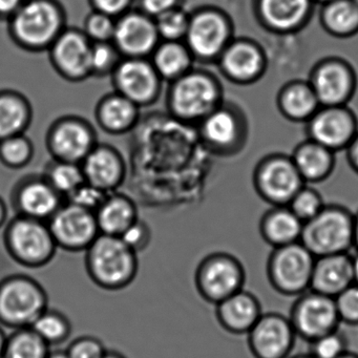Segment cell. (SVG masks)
<instances>
[{"label":"cell","mask_w":358,"mask_h":358,"mask_svg":"<svg viewBox=\"0 0 358 358\" xmlns=\"http://www.w3.org/2000/svg\"><path fill=\"white\" fill-rule=\"evenodd\" d=\"M85 251L87 274L100 288L121 290L135 280L139 265L137 252L120 236L100 234Z\"/></svg>","instance_id":"6da1fadb"},{"label":"cell","mask_w":358,"mask_h":358,"mask_svg":"<svg viewBox=\"0 0 358 358\" xmlns=\"http://www.w3.org/2000/svg\"><path fill=\"white\" fill-rule=\"evenodd\" d=\"M299 242L315 257L349 253L354 247V215L345 206L326 204L303 223Z\"/></svg>","instance_id":"7a4b0ae2"},{"label":"cell","mask_w":358,"mask_h":358,"mask_svg":"<svg viewBox=\"0 0 358 358\" xmlns=\"http://www.w3.org/2000/svg\"><path fill=\"white\" fill-rule=\"evenodd\" d=\"M49 308L47 291L26 274H12L0 280V324L15 329L32 326Z\"/></svg>","instance_id":"3957f363"},{"label":"cell","mask_w":358,"mask_h":358,"mask_svg":"<svg viewBox=\"0 0 358 358\" xmlns=\"http://www.w3.org/2000/svg\"><path fill=\"white\" fill-rule=\"evenodd\" d=\"M3 243L10 257L27 268L47 266L58 249L49 225L22 215L7 226Z\"/></svg>","instance_id":"277c9868"},{"label":"cell","mask_w":358,"mask_h":358,"mask_svg":"<svg viewBox=\"0 0 358 358\" xmlns=\"http://www.w3.org/2000/svg\"><path fill=\"white\" fill-rule=\"evenodd\" d=\"M315 259L301 242L273 248L267 263L272 288L286 296H299L310 290Z\"/></svg>","instance_id":"5b68a950"},{"label":"cell","mask_w":358,"mask_h":358,"mask_svg":"<svg viewBox=\"0 0 358 358\" xmlns=\"http://www.w3.org/2000/svg\"><path fill=\"white\" fill-rule=\"evenodd\" d=\"M305 184L288 155H268L253 171L255 192L272 207L288 206Z\"/></svg>","instance_id":"8992f818"},{"label":"cell","mask_w":358,"mask_h":358,"mask_svg":"<svg viewBox=\"0 0 358 358\" xmlns=\"http://www.w3.org/2000/svg\"><path fill=\"white\" fill-rule=\"evenodd\" d=\"M245 273L242 263L232 255L215 252L207 255L196 268L194 282L203 299L217 305L242 290Z\"/></svg>","instance_id":"52a82bcc"},{"label":"cell","mask_w":358,"mask_h":358,"mask_svg":"<svg viewBox=\"0 0 358 358\" xmlns=\"http://www.w3.org/2000/svg\"><path fill=\"white\" fill-rule=\"evenodd\" d=\"M289 320L296 336L310 343L338 330L341 324L335 299L311 289L297 296Z\"/></svg>","instance_id":"ba28073f"},{"label":"cell","mask_w":358,"mask_h":358,"mask_svg":"<svg viewBox=\"0 0 358 358\" xmlns=\"http://www.w3.org/2000/svg\"><path fill=\"white\" fill-rule=\"evenodd\" d=\"M308 81L320 106H348L358 83L353 66L339 57H327L316 62Z\"/></svg>","instance_id":"9c48e42d"},{"label":"cell","mask_w":358,"mask_h":358,"mask_svg":"<svg viewBox=\"0 0 358 358\" xmlns=\"http://www.w3.org/2000/svg\"><path fill=\"white\" fill-rule=\"evenodd\" d=\"M62 24V11L54 0H24L12 15L14 35L29 47L51 43Z\"/></svg>","instance_id":"30bf717a"},{"label":"cell","mask_w":358,"mask_h":358,"mask_svg":"<svg viewBox=\"0 0 358 358\" xmlns=\"http://www.w3.org/2000/svg\"><path fill=\"white\" fill-rule=\"evenodd\" d=\"M185 36L190 51L203 59H219L234 38L231 20L213 8L201 10L189 18Z\"/></svg>","instance_id":"8fae6325"},{"label":"cell","mask_w":358,"mask_h":358,"mask_svg":"<svg viewBox=\"0 0 358 358\" xmlns=\"http://www.w3.org/2000/svg\"><path fill=\"white\" fill-rule=\"evenodd\" d=\"M308 139L333 152L345 150L358 134V119L348 106H320L305 123Z\"/></svg>","instance_id":"7c38bea8"},{"label":"cell","mask_w":358,"mask_h":358,"mask_svg":"<svg viewBox=\"0 0 358 358\" xmlns=\"http://www.w3.org/2000/svg\"><path fill=\"white\" fill-rule=\"evenodd\" d=\"M48 225L58 248L71 252L87 250L100 234L95 213L74 204L60 207Z\"/></svg>","instance_id":"4fadbf2b"},{"label":"cell","mask_w":358,"mask_h":358,"mask_svg":"<svg viewBox=\"0 0 358 358\" xmlns=\"http://www.w3.org/2000/svg\"><path fill=\"white\" fill-rule=\"evenodd\" d=\"M221 90L210 77L201 73L184 75L171 95L173 110L184 118L204 119L220 106Z\"/></svg>","instance_id":"5bb4252c"},{"label":"cell","mask_w":358,"mask_h":358,"mask_svg":"<svg viewBox=\"0 0 358 358\" xmlns=\"http://www.w3.org/2000/svg\"><path fill=\"white\" fill-rule=\"evenodd\" d=\"M247 335L255 358H288L296 338L289 317L274 312L262 314Z\"/></svg>","instance_id":"9a60e30c"},{"label":"cell","mask_w":358,"mask_h":358,"mask_svg":"<svg viewBox=\"0 0 358 358\" xmlns=\"http://www.w3.org/2000/svg\"><path fill=\"white\" fill-rule=\"evenodd\" d=\"M224 76L240 85L259 81L267 69V58L261 45L249 38H234L219 57Z\"/></svg>","instance_id":"2e32d148"},{"label":"cell","mask_w":358,"mask_h":358,"mask_svg":"<svg viewBox=\"0 0 358 358\" xmlns=\"http://www.w3.org/2000/svg\"><path fill=\"white\" fill-rule=\"evenodd\" d=\"M312 0H255L257 22L275 34H293L303 30L312 17Z\"/></svg>","instance_id":"e0dca14e"},{"label":"cell","mask_w":358,"mask_h":358,"mask_svg":"<svg viewBox=\"0 0 358 358\" xmlns=\"http://www.w3.org/2000/svg\"><path fill=\"white\" fill-rule=\"evenodd\" d=\"M203 135L213 148L223 152L242 150L247 137V124L241 110L231 106H217L203 121Z\"/></svg>","instance_id":"ac0fdd59"},{"label":"cell","mask_w":358,"mask_h":358,"mask_svg":"<svg viewBox=\"0 0 358 358\" xmlns=\"http://www.w3.org/2000/svg\"><path fill=\"white\" fill-rule=\"evenodd\" d=\"M215 306L217 322L234 335L248 334L263 314L259 299L244 289Z\"/></svg>","instance_id":"d6986e66"},{"label":"cell","mask_w":358,"mask_h":358,"mask_svg":"<svg viewBox=\"0 0 358 358\" xmlns=\"http://www.w3.org/2000/svg\"><path fill=\"white\" fill-rule=\"evenodd\" d=\"M354 284L352 255L349 253L316 257L310 289L335 297Z\"/></svg>","instance_id":"ffe728a7"},{"label":"cell","mask_w":358,"mask_h":358,"mask_svg":"<svg viewBox=\"0 0 358 358\" xmlns=\"http://www.w3.org/2000/svg\"><path fill=\"white\" fill-rule=\"evenodd\" d=\"M156 22L140 13H129L116 22L114 39L121 51L131 56L150 53L158 39Z\"/></svg>","instance_id":"44dd1931"},{"label":"cell","mask_w":358,"mask_h":358,"mask_svg":"<svg viewBox=\"0 0 358 358\" xmlns=\"http://www.w3.org/2000/svg\"><path fill=\"white\" fill-rule=\"evenodd\" d=\"M291 159L303 182L309 185L329 179L336 164L335 152L308 138L294 148Z\"/></svg>","instance_id":"7402d4cb"},{"label":"cell","mask_w":358,"mask_h":358,"mask_svg":"<svg viewBox=\"0 0 358 358\" xmlns=\"http://www.w3.org/2000/svg\"><path fill=\"white\" fill-rule=\"evenodd\" d=\"M278 112L293 123H306L320 108V101L308 80H291L276 96Z\"/></svg>","instance_id":"603a6c76"},{"label":"cell","mask_w":358,"mask_h":358,"mask_svg":"<svg viewBox=\"0 0 358 358\" xmlns=\"http://www.w3.org/2000/svg\"><path fill=\"white\" fill-rule=\"evenodd\" d=\"M116 79L122 96L134 103L148 101L158 87L156 71L143 60L123 62L117 71Z\"/></svg>","instance_id":"cb8c5ba5"},{"label":"cell","mask_w":358,"mask_h":358,"mask_svg":"<svg viewBox=\"0 0 358 358\" xmlns=\"http://www.w3.org/2000/svg\"><path fill=\"white\" fill-rule=\"evenodd\" d=\"M303 223L288 206L271 207L259 222L262 238L273 248L301 241Z\"/></svg>","instance_id":"d4e9b609"},{"label":"cell","mask_w":358,"mask_h":358,"mask_svg":"<svg viewBox=\"0 0 358 358\" xmlns=\"http://www.w3.org/2000/svg\"><path fill=\"white\" fill-rule=\"evenodd\" d=\"M91 50L83 35L68 32L54 45L53 56L58 68L72 77H81L91 72Z\"/></svg>","instance_id":"484cf974"},{"label":"cell","mask_w":358,"mask_h":358,"mask_svg":"<svg viewBox=\"0 0 358 358\" xmlns=\"http://www.w3.org/2000/svg\"><path fill=\"white\" fill-rule=\"evenodd\" d=\"M320 22L322 30L338 39L358 34V6L352 0H333L322 6Z\"/></svg>","instance_id":"4316f807"},{"label":"cell","mask_w":358,"mask_h":358,"mask_svg":"<svg viewBox=\"0 0 358 358\" xmlns=\"http://www.w3.org/2000/svg\"><path fill=\"white\" fill-rule=\"evenodd\" d=\"M55 189L41 182H33L20 190L17 206L22 217L45 221L60 208Z\"/></svg>","instance_id":"83f0119b"},{"label":"cell","mask_w":358,"mask_h":358,"mask_svg":"<svg viewBox=\"0 0 358 358\" xmlns=\"http://www.w3.org/2000/svg\"><path fill=\"white\" fill-rule=\"evenodd\" d=\"M52 144L58 156L68 161L79 160L89 155L91 134L80 123H62L56 129Z\"/></svg>","instance_id":"f1b7e54d"},{"label":"cell","mask_w":358,"mask_h":358,"mask_svg":"<svg viewBox=\"0 0 358 358\" xmlns=\"http://www.w3.org/2000/svg\"><path fill=\"white\" fill-rule=\"evenodd\" d=\"M100 234L120 236L137 220L135 207L124 198L104 201L95 215Z\"/></svg>","instance_id":"f546056e"},{"label":"cell","mask_w":358,"mask_h":358,"mask_svg":"<svg viewBox=\"0 0 358 358\" xmlns=\"http://www.w3.org/2000/svg\"><path fill=\"white\" fill-rule=\"evenodd\" d=\"M50 348L31 327L15 329L8 335L3 358H48Z\"/></svg>","instance_id":"4dcf8cb0"},{"label":"cell","mask_w":358,"mask_h":358,"mask_svg":"<svg viewBox=\"0 0 358 358\" xmlns=\"http://www.w3.org/2000/svg\"><path fill=\"white\" fill-rule=\"evenodd\" d=\"M120 164L116 156L106 150L90 152L85 164V173L93 185L106 189L112 187L120 176Z\"/></svg>","instance_id":"1f68e13d"},{"label":"cell","mask_w":358,"mask_h":358,"mask_svg":"<svg viewBox=\"0 0 358 358\" xmlns=\"http://www.w3.org/2000/svg\"><path fill=\"white\" fill-rule=\"evenodd\" d=\"M31 328L50 345L64 343L72 333L70 320L62 312L50 308L37 317Z\"/></svg>","instance_id":"d6a6232c"},{"label":"cell","mask_w":358,"mask_h":358,"mask_svg":"<svg viewBox=\"0 0 358 358\" xmlns=\"http://www.w3.org/2000/svg\"><path fill=\"white\" fill-rule=\"evenodd\" d=\"M190 64L189 53L179 43H165L157 50L155 69L165 78H176L186 72Z\"/></svg>","instance_id":"836d02e7"},{"label":"cell","mask_w":358,"mask_h":358,"mask_svg":"<svg viewBox=\"0 0 358 358\" xmlns=\"http://www.w3.org/2000/svg\"><path fill=\"white\" fill-rule=\"evenodd\" d=\"M136 116L134 102L124 96L110 98L100 110V118L106 129L122 131L131 125Z\"/></svg>","instance_id":"e575fe53"},{"label":"cell","mask_w":358,"mask_h":358,"mask_svg":"<svg viewBox=\"0 0 358 358\" xmlns=\"http://www.w3.org/2000/svg\"><path fill=\"white\" fill-rule=\"evenodd\" d=\"M27 120L26 106L14 96H0V140L18 134Z\"/></svg>","instance_id":"d590c367"},{"label":"cell","mask_w":358,"mask_h":358,"mask_svg":"<svg viewBox=\"0 0 358 358\" xmlns=\"http://www.w3.org/2000/svg\"><path fill=\"white\" fill-rule=\"evenodd\" d=\"M324 203L322 194L312 185L305 184L299 190L288 207L303 223L313 219L324 208Z\"/></svg>","instance_id":"8d00e7d4"},{"label":"cell","mask_w":358,"mask_h":358,"mask_svg":"<svg viewBox=\"0 0 358 358\" xmlns=\"http://www.w3.org/2000/svg\"><path fill=\"white\" fill-rule=\"evenodd\" d=\"M189 17L185 12L178 8L169 10L157 16L156 27L158 33L169 41H177L185 36L187 32Z\"/></svg>","instance_id":"74e56055"},{"label":"cell","mask_w":358,"mask_h":358,"mask_svg":"<svg viewBox=\"0 0 358 358\" xmlns=\"http://www.w3.org/2000/svg\"><path fill=\"white\" fill-rule=\"evenodd\" d=\"M310 354L315 358H338L347 350V339L339 330L312 341Z\"/></svg>","instance_id":"f35d334b"},{"label":"cell","mask_w":358,"mask_h":358,"mask_svg":"<svg viewBox=\"0 0 358 358\" xmlns=\"http://www.w3.org/2000/svg\"><path fill=\"white\" fill-rule=\"evenodd\" d=\"M83 173L72 163H62L54 167L51 173L53 187L58 192H66L69 194L83 184Z\"/></svg>","instance_id":"ab89813d"},{"label":"cell","mask_w":358,"mask_h":358,"mask_svg":"<svg viewBox=\"0 0 358 358\" xmlns=\"http://www.w3.org/2000/svg\"><path fill=\"white\" fill-rule=\"evenodd\" d=\"M334 299L341 322L358 326V285L352 284Z\"/></svg>","instance_id":"60d3db41"},{"label":"cell","mask_w":358,"mask_h":358,"mask_svg":"<svg viewBox=\"0 0 358 358\" xmlns=\"http://www.w3.org/2000/svg\"><path fill=\"white\" fill-rule=\"evenodd\" d=\"M106 345L95 336L78 337L66 348L69 358H101L106 352Z\"/></svg>","instance_id":"b9f144b4"},{"label":"cell","mask_w":358,"mask_h":358,"mask_svg":"<svg viewBox=\"0 0 358 358\" xmlns=\"http://www.w3.org/2000/svg\"><path fill=\"white\" fill-rule=\"evenodd\" d=\"M0 157L6 164L22 165L30 157V144L24 138L13 136L3 140L0 145Z\"/></svg>","instance_id":"7bdbcfd3"},{"label":"cell","mask_w":358,"mask_h":358,"mask_svg":"<svg viewBox=\"0 0 358 358\" xmlns=\"http://www.w3.org/2000/svg\"><path fill=\"white\" fill-rule=\"evenodd\" d=\"M70 196L71 204L90 211L99 208L106 200L104 190L93 184H81L74 192H71Z\"/></svg>","instance_id":"ee69618b"},{"label":"cell","mask_w":358,"mask_h":358,"mask_svg":"<svg viewBox=\"0 0 358 358\" xmlns=\"http://www.w3.org/2000/svg\"><path fill=\"white\" fill-rule=\"evenodd\" d=\"M85 26L90 36L99 43H106L114 38L116 22L113 20L112 16L95 11L89 16Z\"/></svg>","instance_id":"f6af8a7d"},{"label":"cell","mask_w":358,"mask_h":358,"mask_svg":"<svg viewBox=\"0 0 358 358\" xmlns=\"http://www.w3.org/2000/svg\"><path fill=\"white\" fill-rule=\"evenodd\" d=\"M121 240L135 252L144 250L150 244V230L143 222L136 220L120 236Z\"/></svg>","instance_id":"bcb514c9"},{"label":"cell","mask_w":358,"mask_h":358,"mask_svg":"<svg viewBox=\"0 0 358 358\" xmlns=\"http://www.w3.org/2000/svg\"><path fill=\"white\" fill-rule=\"evenodd\" d=\"M114 51L106 43H98L91 50V71L104 72L114 62Z\"/></svg>","instance_id":"7dc6e473"},{"label":"cell","mask_w":358,"mask_h":358,"mask_svg":"<svg viewBox=\"0 0 358 358\" xmlns=\"http://www.w3.org/2000/svg\"><path fill=\"white\" fill-rule=\"evenodd\" d=\"M96 11L108 16L124 13L131 6V0H91Z\"/></svg>","instance_id":"c3c4849f"},{"label":"cell","mask_w":358,"mask_h":358,"mask_svg":"<svg viewBox=\"0 0 358 358\" xmlns=\"http://www.w3.org/2000/svg\"><path fill=\"white\" fill-rule=\"evenodd\" d=\"M179 0H140L144 12L148 15L159 16L177 8Z\"/></svg>","instance_id":"681fc988"},{"label":"cell","mask_w":358,"mask_h":358,"mask_svg":"<svg viewBox=\"0 0 358 358\" xmlns=\"http://www.w3.org/2000/svg\"><path fill=\"white\" fill-rule=\"evenodd\" d=\"M347 160L349 166L358 175V134L347 150Z\"/></svg>","instance_id":"f907efd6"},{"label":"cell","mask_w":358,"mask_h":358,"mask_svg":"<svg viewBox=\"0 0 358 358\" xmlns=\"http://www.w3.org/2000/svg\"><path fill=\"white\" fill-rule=\"evenodd\" d=\"M24 3V0H0V15H13Z\"/></svg>","instance_id":"816d5d0a"},{"label":"cell","mask_w":358,"mask_h":358,"mask_svg":"<svg viewBox=\"0 0 358 358\" xmlns=\"http://www.w3.org/2000/svg\"><path fill=\"white\" fill-rule=\"evenodd\" d=\"M8 335L6 334L3 326L0 324V358H3V351H5L6 343H7Z\"/></svg>","instance_id":"f5cc1de1"},{"label":"cell","mask_w":358,"mask_h":358,"mask_svg":"<svg viewBox=\"0 0 358 358\" xmlns=\"http://www.w3.org/2000/svg\"><path fill=\"white\" fill-rule=\"evenodd\" d=\"M352 270H353L354 284L358 285V252L356 255H352Z\"/></svg>","instance_id":"db71d44e"},{"label":"cell","mask_w":358,"mask_h":358,"mask_svg":"<svg viewBox=\"0 0 358 358\" xmlns=\"http://www.w3.org/2000/svg\"><path fill=\"white\" fill-rule=\"evenodd\" d=\"M6 219H7V209L3 201L0 200V228L3 227Z\"/></svg>","instance_id":"11a10c76"},{"label":"cell","mask_w":358,"mask_h":358,"mask_svg":"<svg viewBox=\"0 0 358 358\" xmlns=\"http://www.w3.org/2000/svg\"><path fill=\"white\" fill-rule=\"evenodd\" d=\"M101 358H127L120 352L115 351V350H106L104 355Z\"/></svg>","instance_id":"9f6ffc18"},{"label":"cell","mask_w":358,"mask_h":358,"mask_svg":"<svg viewBox=\"0 0 358 358\" xmlns=\"http://www.w3.org/2000/svg\"><path fill=\"white\" fill-rule=\"evenodd\" d=\"M354 247L358 251V213L354 215Z\"/></svg>","instance_id":"6f0895ef"},{"label":"cell","mask_w":358,"mask_h":358,"mask_svg":"<svg viewBox=\"0 0 358 358\" xmlns=\"http://www.w3.org/2000/svg\"><path fill=\"white\" fill-rule=\"evenodd\" d=\"M48 358H69L66 351H51Z\"/></svg>","instance_id":"680465c9"},{"label":"cell","mask_w":358,"mask_h":358,"mask_svg":"<svg viewBox=\"0 0 358 358\" xmlns=\"http://www.w3.org/2000/svg\"><path fill=\"white\" fill-rule=\"evenodd\" d=\"M338 358H358V354L354 352L345 351L343 355L339 356Z\"/></svg>","instance_id":"91938a15"},{"label":"cell","mask_w":358,"mask_h":358,"mask_svg":"<svg viewBox=\"0 0 358 358\" xmlns=\"http://www.w3.org/2000/svg\"><path fill=\"white\" fill-rule=\"evenodd\" d=\"M331 1H333V0H312V3H313L314 5H320V7L331 3Z\"/></svg>","instance_id":"94428289"},{"label":"cell","mask_w":358,"mask_h":358,"mask_svg":"<svg viewBox=\"0 0 358 358\" xmlns=\"http://www.w3.org/2000/svg\"><path fill=\"white\" fill-rule=\"evenodd\" d=\"M288 358H315L312 354H299V355L291 356Z\"/></svg>","instance_id":"6125c7cd"},{"label":"cell","mask_w":358,"mask_h":358,"mask_svg":"<svg viewBox=\"0 0 358 358\" xmlns=\"http://www.w3.org/2000/svg\"><path fill=\"white\" fill-rule=\"evenodd\" d=\"M352 1H353L354 3H356V5L358 6V0H352Z\"/></svg>","instance_id":"be15d7a7"}]
</instances>
